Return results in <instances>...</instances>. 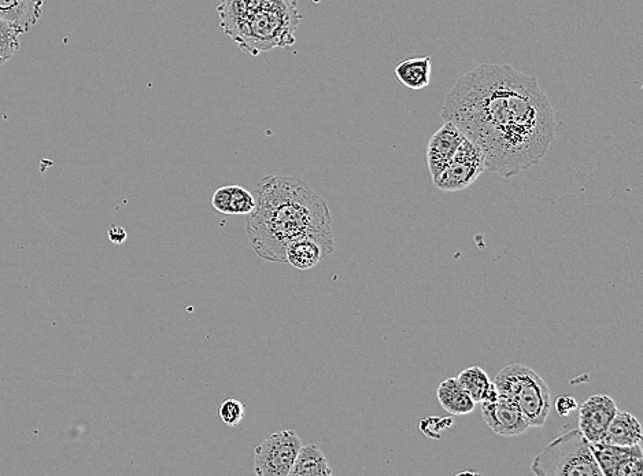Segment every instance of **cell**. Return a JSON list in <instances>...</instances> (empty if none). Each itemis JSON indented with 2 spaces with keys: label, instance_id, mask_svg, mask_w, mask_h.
Returning a JSON list of instances; mask_svg holds the SVG:
<instances>
[{
  "label": "cell",
  "instance_id": "7",
  "mask_svg": "<svg viewBox=\"0 0 643 476\" xmlns=\"http://www.w3.org/2000/svg\"><path fill=\"white\" fill-rule=\"evenodd\" d=\"M484 171H486V157L483 150L472 140L464 138L452 161L432 182L441 191L456 193L472 186Z\"/></svg>",
  "mask_w": 643,
  "mask_h": 476
},
{
  "label": "cell",
  "instance_id": "20",
  "mask_svg": "<svg viewBox=\"0 0 643 476\" xmlns=\"http://www.w3.org/2000/svg\"><path fill=\"white\" fill-rule=\"evenodd\" d=\"M24 33L16 25L0 20V66L7 64L20 49V36Z\"/></svg>",
  "mask_w": 643,
  "mask_h": 476
},
{
  "label": "cell",
  "instance_id": "18",
  "mask_svg": "<svg viewBox=\"0 0 643 476\" xmlns=\"http://www.w3.org/2000/svg\"><path fill=\"white\" fill-rule=\"evenodd\" d=\"M291 476H330L332 470L323 450L319 446L310 444L301 446L294 466L290 471Z\"/></svg>",
  "mask_w": 643,
  "mask_h": 476
},
{
  "label": "cell",
  "instance_id": "1",
  "mask_svg": "<svg viewBox=\"0 0 643 476\" xmlns=\"http://www.w3.org/2000/svg\"><path fill=\"white\" fill-rule=\"evenodd\" d=\"M441 116L483 150L486 171L511 179L538 165L556 138V118L535 77L483 64L447 92Z\"/></svg>",
  "mask_w": 643,
  "mask_h": 476
},
{
  "label": "cell",
  "instance_id": "12",
  "mask_svg": "<svg viewBox=\"0 0 643 476\" xmlns=\"http://www.w3.org/2000/svg\"><path fill=\"white\" fill-rule=\"evenodd\" d=\"M44 0H0V20L10 22L25 33L42 16Z\"/></svg>",
  "mask_w": 643,
  "mask_h": 476
},
{
  "label": "cell",
  "instance_id": "15",
  "mask_svg": "<svg viewBox=\"0 0 643 476\" xmlns=\"http://www.w3.org/2000/svg\"><path fill=\"white\" fill-rule=\"evenodd\" d=\"M601 442L617 446L642 444L641 423L631 413L617 409Z\"/></svg>",
  "mask_w": 643,
  "mask_h": 476
},
{
  "label": "cell",
  "instance_id": "25",
  "mask_svg": "<svg viewBox=\"0 0 643 476\" xmlns=\"http://www.w3.org/2000/svg\"><path fill=\"white\" fill-rule=\"evenodd\" d=\"M107 235H109L110 242H113L114 245H123V243L127 241L128 236L127 231H125L123 227H120V225L110 227Z\"/></svg>",
  "mask_w": 643,
  "mask_h": 476
},
{
  "label": "cell",
  "instance_id": "10",
  "mask_svg": "<svg viewBox=\"0 0 643 476\" xmlns=\"http://www.w3.org/2000/svg\"><path fill=\"white\" fill-rule=\"evenodd\" d=\"M482 415L487 426L502 437H517L526 433L530 424L515 402L501 397L497 401L482 402Z\"/></svg>",
  "mask_w": 643,
  "mask_h": 476
},
{
  "label": "cell",
  "instance_id": "6",
  "mask_svg": "<svg viewBox=\"0 0 643 476\" xmlns=\"http://www.w3.org/2000/svg\"><path fill=\"white\" fill-rule=\"evenodd\" d=\"M294 430L277 431L254 449V472L258 476H288L301 449Z\"/></svg>",
  "mask_w": 643,
  "mask_h": 476
},
{
  "label": "cell",
  "instance_id": "11",
  "mask_svg": "<svg viewBox=\"0 0 643 476\" xmlns=\"http://www.w3.org/2000/svg\"><path fill=\"white\" fill-rule=\"evenodd\" d=\"M464 138L463 132L452 121H445L431 136L427 147V164L432 180L452 161Z\"/></svg>",
  "mask_w": 643,
  "mask_h": 476
},
{
  "label": "cell",
  "instance_id": "9",
  "mask_svg": "<svg viewBox=\"0 0 643 476\" xmlns=\"http://www.w3.org/2000/svg\"><path fill=\"white\" fill-rule=\"evenodd\" d=\"M579 431L589 444H598L617 412L616 402L608 396H593L578 405Z\"/></svg>",
  "mask_w": 643,
  "mask_h": 476
},
{
  "label": "cell",
  "instance_id": "3",
  "mask_svg": "<svg viewBox=\"0 0 643 476\" xmlns=\"http://www.w3.org/2000/svg\"><path fill=\"white\" fill-rule=\"evenodd\" d=\"M301 18L297 0H269L240 25L231 39L250 55L287 49L295 43Z\"/></svg>",
  "mask_w": 643,
  "mask_h": 476
},
{
  "label": "cell",
  "instance_id": "24",
  "mask_svg": "<svg viewBox=\"0 0 643 476\" xmlns=\"http://www.w3.org/2000/svg\"><path fill=\"white\" fill-rule=\"evenodd\" d=\"M556 409L558 415L568 416L569 413L576 411L578 409V402H576L574 397H558L556 400Z\"/></svg>",
  "mask_w": 643,
  "mask_h": 476
},
{
  "label": "cell",
  "instance_id": "23",
  "mask_svg": "<svg viewBox=\"0 0 643 476\" xmlns=\"http://www.w3.org/2000/svg\"><path fill=\"white\" fill-rule=\"evenodd\" d=\"M453 420L450 418H427L421 420V433L432 439L441 438V433L445 428L452 426Z\"/></svg>",
  "mask_w": 643,
  "mask_h": 476
},
{
  "label": "cell",
  "instance_id": "2",
  "mask_svg": "<svg viewBox=\"0 0 643 476\" xmlns=\"http://www.w3.org/2000/svg\"><path fill=\"white\" fill-rule=\"evenodd\" d=\"M246 234L254 253L269 263L287 264L286 247L302 238L317 239L335 252L327 202L297 177H262Z\"/></svg>",
  "mask_w": 643,
  "mask_h": 476
},
{
  "label": "cell",
  "instance_id": "13",
  "mask_svg": "<svg viewBox=\"0 0 643 476\" xmlns=\"http://www.w3.org/2000/svg\"><path fill=\"white\" fill-rule=\"evenodd\" d=\"M332 253L334 252L317 239L302 238L286 247V263L299 271H308Z\"/></svg>",
  "mask_w": 643,
  "mask_h": 476
},
{
  "label": "cell",
  "instance_id": "4",
  "mask_svg": "<svg viewBox=\"0 0 643 476\" xmlns=\"http://www.w3.org/2000/svg\"><path fill=\"white\" fill-rule=\"evenodd\" d=\"M501 397L515 402L530 427H542L552 411L548 383L531 368L521 364L506 365L494 378Z\"/></svg>",
  "mask_w": 643,
  "mask_h": 476
},
{
  "label": "cell",
  "instance_id": "14",
  "mask_svg": "<svg viewBox=\"0 0 643 476\" xmlns=\"http://www.w3.org/2000/svg\"><path fill=\"white\" fill-rule=\"evenodd\" d=\"M268 2L269 0H220L217 10L221 28L231 38L251 14Z\"/></svg>",
  "mask_w": 643,
  "mask_h": 476
},
{
  "label": "cell",
  "instance_id": "17",
  "mask_svg": "<svg viewBox=\"0 0 643 476\" xmlns=\"http://www.w3.org/2000/svg\"><path fill=\"white\" fill-rule=\"evenodd\" d=\"M436 397L442 408L450 415H469L475 409L476 402L469 397L463 387L458 385L456 378L443 380L436 390Z\"/></svg>",
  "mask_w": 643,
  "mask_h": 476
},
{
  "label": "cell",
  "instance_id": "21",
  "mask_svg": "<svg viewBox=\"0 0 643 476\" xmlns=\"http://www.w3.org/2000/svg\"><path fill=\"white\" fill-rule=\"evenodd\" d=\"M256 206V198L239 186H229V214H249Z\"/></svg>",
  "mask_w": 643,
  "mask_h": 476
},
{
  "label": "cell",
  "instance_id": "8",
  "mask_svg": "<svg viewBox=\"0 0 643 476\" xmlns=\"http://www.w3.org/2000/svg\"><path fill=\"white\" fill-rule=\"evenodd\" d=\"M602 476H642L643 452L641 444L617 446L598 442L590 444Z\"/></svg>",
  "mask_w": 643,
  "mask_h": 476
},
{
  "label": "cell",
  "instance_id": "22",
  "mask_svg": "<svg viewBox=\"0 0 643 476\" xmlns=\"http://www.w3.org/2000/svg\"><path fill=\"white\" fill-rule=\"evenodd\" d=\"M245 415V405L239 400H234V398H228L218 408V416H220L221 422L227 424L228 427L239 426L242 420L245 419Z\"/></svg>",
  "mask_w": 643,
  "mask_h": 476
},
{
  "label": "cell",
  "instance_id": "16",
  "mask_svg": "<svg viewBox=\"0 0 643 476\" xmlns=\"http://www.w3.org/2000/svg\"><path fill=\"white\" fill-rule=\"evenodd\" d=\"M394 72L402 86L413 91L424 90L431 83V57L406 58L399 62Z\"/></svg>",
  "mask_w": 643,
  "mask_h": 476
},
{
  "label": "cell",
  "instance_id": "19",
  "mask_svg": "<svg viewBox=\"0 0 643 476\" xmlns=\"http://www.w3.org/2000/svg\"><path fill=\"white\" fill-rule=\"evenodd\" d=\"M458 385L463 387L475 402H483L491 386L490 376L480 367H468L456 378Z\"/></svg>",
  "mask_w": 643,
  "mask_h": 476
},
{
  "label": "cell",
  "instance_id": "5",
  "mask_svg": "<svg viewBox=\"0 0 643 476\" xmlns=\"http://www.w3.org/2000/svg\"><path fill=\"white\" fill-rule=\"evenodd\" d=\"M537 476H602L593 450L579 430H572L550 442L534 461Z\"/></svg>",
  "mask_w": 643,
  "mask_h": 476
}]
</instances>
